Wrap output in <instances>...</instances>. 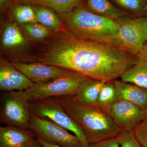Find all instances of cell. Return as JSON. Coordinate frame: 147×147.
I'll list each match as a JSON object with an SVG mask.
<instances>
[{
    "label": "cell",
    "mask_w": 147,
    "mask_h": 147,
    "mask_svg": "<svg viewBox=\"0 0 147 147\" xmlns=\"http://www.w3.org/2000/svg\"><path fill=\"white\" fill-rule=\"evenodd\" d=\"M137 60L121 47L81 37L65 29L53 32L25 61L55 66L107 82L120 78Z\"/></svg>",
    "instance_id": "cell-1"
},
{
    "label": "cell",
    "mask_w": 147,
    "mask_h": 147,
    "mask_svg": "<svg viewBox=\"0 0 147 147\" xmlns=\"http://www.w3.org/2000/svg\"><path fill=\"white\" fill-rule=\"evenodd\" d=\"M58 14L69 32L87 39L115 45L119 31L115 19L93 13L84 5Z\"/></svg>",
    "instance_id": "cell-2"
},
{
    "label": "cell",
    "mask_w": 147,
    "mask_h": 147,
    "mask_svg": "<svg viewBox=\"0 0 147 147\" xmlns=\"http://www.w3.org/2000/svg\"><path fill=\"white\" fill-rule=\"evenodd\" d=\"M57 97L66 112L82 127L89 144L115 137L121 131L108 114L96 106L81 103L73 96Z\"/></svg>",
    "instance_id": "cell-3"
},
{
    "label": "cell",
    "mask_w": 147,
    "mask_h": 147,
    "mask_svg": "<svg viewBox=\"0 0 147 147\" xmlns=\"http://www.w3.org/2000/svg\"><path fill=\"white\" fill-rule=\"evenodd\" d=\"M29 107L32 114L71 131L79 138L84 147H89V143L82 127L66 112L57 97L29 102Z\"/></svg>",
    "instance_id": "cell-4"
},
{
    "label": "cell",
    "mask_w": 147,
    "mask_h": 147,
    "mask_svg": "<svg viewBox=\"0 0 147 147\" xmlns=\"http://www.w3.org/2000/svg\"><path fill=\"white\" fill-rule=\"evenodd\" d=\"M32 113L24 91L3 92L1 95L0 121L7 125L28 129Z\"/></svg>",
    "instance_id": "cell-5"
},
{
    "label": "cell",
    "mask_w": 147,
    "mask_h": 147,
    "mask_svg": "<svg viewBox=\"0 0 147 147\" xmlns=\"http://www.w3.org/2000/svg\"><path fill=\"white\" fill-rule=\"evenodd\" d=\"M81 74L71 71L53 82L45 84H35L24 91L29 102L51 97L73 96L82 82L87 79Z\"/></svg>",
    "instance_id": "cell-6"
},
{
    "label": "cell",
    "mask_w": 147,
    "mask_h": 147,
    "mask_svg": "<svg viewBox=\"0 0 147 147\" xmlns=\"http://www.w3.org/2000/svg\"><path fill=\"white\" fill-rule=\"evenodd\" d=\"M119 31L115 45L136 55L147 42V16H123L115 19Z\"/></svg>",
    "instance_id": "cell-7"
},
{
    "label": "cell",
    "mask_w": 147,
    "mask_h": 147,
    "mask_svg": "<svg viewBox=\"0 0 147 147\" xmlns=\"http://www.w3.org/2000/svg\"><path fill=\"white\" fill-rule=\"evenodd\" d=\"M30 40L20 26L9 17L1 31V53L4 55L2 57L11 62L18 61L30 53Z\"/></svg>",
    "instance_id": "cell-8"
},
{
    "label": "cell",
    "mask_w": 147,
    "mask_h": 147,
    "mask_svg": "<svg viewBox=\"0 0 147 147\" xmlns=\"http://www.w3.org/2000/svg\"><path fill=\"white\" fill-rule=\"evenodd\" d=\"M28 129L36 139L47 143L61 147H84L76 135L53 122L39 118L32 114Z\"/></svg>",
    "instance_id": "cell-9"
},
{
    "label": "cell",
    "mask_w": 147,
    "mask_h": 147,
    "mask_svg": "<svg viewBox=\"0 0 147 147\" xmlns=\"http://www.w3.org/2000/svg\"><path fill=\"white\" fill-rule=\"evenodd\" d=\"M108 114L121 131L133 130L145 119L144 110L128 101L120 99L112 106Z\"/></svg>",
    "instance_id": "cell-10"
},
{
    "label": "cell",
    "mask_w": 147,
    "mask_h": 147,
    "mask_svg": "<svg viewBox=\"0 0 147 147\" xmlns=\"http://www.w3.org/2000/svg\"><path fill=\"white\" fill-rule=\"evenodd\" d=\"M11 63L35 84H48L69 73L70 70L38 62H11Z\"/></svg>",
    "instance_id": "cell-11"
},
{
    "label": "cell",
    "mask_w": 147,
    "mask_h": 147,
    "mask_svg": "<svg viewBox=\"0 0 147 147\" xmlns=\"http://www.w3.org/2000/svg\"><path fill=\"white\" fill-rule=\"evenodd\" d=\"M11 62L0 59V90L3 92L24 91L34 85Z\"/></svg>",
    "instance_id": "cell-12"
},
{
    "label": "cell",
    "mask_w": 147,
    "mask_h": 147,
    "mask_svg": "<svg viewBox=\"0 0 147 147\" xmlns=\"http://www.w3.org/2000/svg\"><path fill=\"white\" fill-rule=\"evenodd\" d=\"M36 140L29 129L17 127H0V147H26Z\"/></svg>",
    "instance_id": "cell-13"
},
{
    "label": "cell",
    "mask_w": 147,
    "mask_h": 147,
    "mask_svg": "<svg viewBox=\"0 0 147 147\" xmlns=\"http://www.w3.org/2000/svg\"><path fill=\"white\" fill-rule=\"evenodd\" d=\"M118 93L119 99L127 100L142 110L147 108V89L117 79L113 81Z\"/></svg>",
    "instance_id": "cell-14"
},
{
    "label": "cell",
    "mask_w": 147,
    "mask_h": 147,
    "mask_svg": "<svg viewBox=\"0 0 147 147\" xmlns=\"http://www.w3.org/2000/svg\"><path fill=\"white\" fill-rule=\"evenodd\" d=\"M105 82L88 78L82 82L73 97L79 102L96 106L98 98Z\"/></svg>",
    "instance_id": "cell-15"
},
{
    "label": "cell",
    "mask_w": 147,
    "mask_h": 147,
    "mask_svg": "<svg viewBox=\"0 0 147 147\" xmlns=\"http://www.w3.org/2000/svg\"><path fill=\"white\" fill-rule=\"evenodd\" d=\"M32 5L34 9L37 22L52 32L64 30L62 21L55 11L43 6Z\"/></svg>",
    "instance_id": "cell-16"
},
{
    "label": "cell",
    "mask_w": 147,
    "mask_h": 147,
    "mask_svg": "<svg viewBox=\"0 0 147 147\" xmlns=\"http://www.w3.org/2000/svg\"><path fill=\"white\" fill-rule=\"evenodd\" d=\"M85 0H16V3L43 6L55 11L58 13H67L84 5Z\"/></svg>",
    "instance_id": "cell-17"
},
{
    "label": "cell",
    "mask_w": 147,
    "mask_h": 147,
    "mask_svg": "<svg viewBox=\"0 0 147 147\" xmlns=\"http://www.w3.org/2000/svg\"><path fill=\"white\" fill-rule=\"evenodd\" d=\"M88 9L98 15L117 19L124 16H130L127 11L116 7L109 0H87Z\"/></svg>",
    "instance_id": "cell-18"
},
{
    "label": "cell",
    "mask_w": 147,
    "mask_h": 147,
    "mask_svg": "<svg viewBox=\"0 0 147 147\" xmlns=\"http://www.w3.org/2000/svg\"><path fill=\"white\" fill-rule=\"evenodd\" d=\"M121 80L147 89V64L137 59L121 76Z\"/></svg>",
    "instance_id": "cell-19"
},
{
    "label": "cell",
    "mask_w": 147,
    "mask_h": 147,
    "mask_svg": "<svg viewBox=\"0 0 147 147\" xmlns=\"http://www.w3.org/2000/svg\"><path fill=\"white\" fill-rule=\"evenodd\" d=\"M8 9L10 17L19 26L37 22L34 9L31 5L16 3L10 6Z\"/></svg>",
    "instance_id": "cell-20"
},
{
    "label": "cell",
    "mask_w": 147,
    "mask_h": 147,
    "mask_svg": "<svg viewBox=\"0 0 147 147\" xmlns=\"http://www.w3.org/2000/svg\"><path fill=\"white\" fill-rule=\"evenodd\" d=\"M119 100L118 93L113 82H105L98 95L96 106L108 114L112 106Z\"/></svg>",
    "instance_id": "cell-21"
},
{
    "label": "cell",
    "mask_w": 147,
    "mask_h": 147,
    "mask_svg": "<svg viewBox=\"0 0 147 147\" xmlns=\"http://www.w3.org/2000/svg\"><path fill=\"white\" fill-rule=\"evenodd\" d=\"M24 34L30 40L41 42L48 38L53 32L37 22L20 26Z\"/></svg>",
    "instance_id": "cell-22"
},
{
    "label": "cell",
    "mask_w": 147,
    "mask_h": 147,
    "mask_svg": "<svg viewBox=\"0 0 147 147\" xmlns=\"http://www.w3.org/2000/svg\"><path fill=\"white\" fill-rule=\"evenodd\" d=\"M120 7L133 13L140 14L147 11V0H112Z\"/></svg>",
    "instance_id": "cell-23"
},
{
    "label": "cell",
    "mask_w": 147,
    "mask_h": 147,
    "mask_svg": "<svg viewBox=\"0 0 147 147\" xmlns=\"http://www.w3.org/2000/svg\"><path fill=\"white\" fill-rule=\"evenodd\" d=\"M116 137L120 147H142L132 130L121 131Z\"/></svg>",
    "instance_id": "cell-24"
},
{
    "label": "cell",
    "mask_w": 147,
    "mask_h": 147,
    "mask_svg": "<svg viewBox=\"0 0 147 147\" xmlns=\"http://www.w3.org/2000/svg\"><path fill=\"white\" fill-rule=\"evenodd\" d=\"M142 147H147V119L139 123L132 130Z\"/></svg>",
    "instance_id": "cell-25"
},
{
    "label": "cell",
    "mask_w": 147,
    "mask_h": 147,
    "mask_svg": "<svg viewBox=\"0 0 147 147\" xmlns=\"http://www.w3.org/2000/svg\"><path fill=\"white\" fill-rule=\"evenodd\" d=\"M89 147H119V144L115 137L90 144Z\"/></svg>",
    "instance_id": "cell-26"
},
{
    "label": "cell",
    "mask_w": 147,
    "mask_h": 147,
    "mask_svg": "<svg viewBox=\"0 0 147 147\" xmlns=\"http://www.w3.org/2000/svg\"><path fill=\"white\" fill-rule=\"evenodd\" d=\"M135 55L137 59L147 64V42L139 48Z\"/></svg>",
    "instance_id": "cell-27"
},
{
    "label": "cell",
    "mask_w": 147,
    "mask_h": 147,
    "mask_svg": "<svg viewBox=\"0 0 147 147\" xmlns=\"http://www.w3.org/2000/svg\"><path fill=\"white\" fill-rule=\"evenodd\" d=\"M16 0H0L1 11H4L13 4L16 3Z\"/></svg>",
    "instance_id": "cell-28"
},
{
    "label": "cell",
    "mask_w": 147,
    "mask_h": 147,
    "mask_svg": "<svg viewBox=\"0 0 147 147\" xmlns=\"http://www.w3.org/2000/svg\"><path fill=\"white\" fill-rule=\"evenodd\" d=\"M36 139L44 147H61L57 146V145L53 144L47 143V142H44V141H42L40 139Z\"/></svg>",
    "instance_id": "cell-29"
},
{
    "label": "cell",
    "mask_w": 147,
    "mask_h": 147,
    "mask_svg": "<svg viewBox=\"0 0 147 147\" xmlns=\"http://www.w3.org/2000/svg\"><path fill=\"white\" fill-rule=\"evenodd\" d=\"M26 147H44L37 140L28 145Z\"/></svg>",
    "instance_id": "cell-30"
},
{
    "label": "cell",
    "mask_w": 147,
    "mask_h": 147,
    "mask_svg": "<svg viewBox=\"0 0 147 147\" xmlns=\"http://www.w3.org/2000/svg\"><path fill=\"white\" fill-rule=\"evenodd\" d=\"M145 119H147V108L144 111Z\"/></svg>",
    "instance_id": "cell-31"
}]
</instances>
